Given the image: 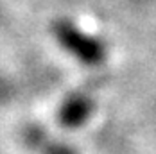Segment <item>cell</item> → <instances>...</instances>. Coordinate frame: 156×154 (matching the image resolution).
Returning a JSON list of instances; mask_svg holds the SVG:
<instances>
[{"label":"cell","instance_id":"2","mask_svg":"<svg viewBox=\"0 0 156 154\" xmlns=\"http://www.w3.org/2000/svg\"><path fill=\"white\" fill-rule=\"evenodd\" d=\"M92 99L84 93H74L70 95L63 106L59 108V120L68 127H76L83 124L92 113Z\"/></svg>","mask_w":156,"mask_h":154},{"label":"cell","instance_id":"1","mask_svg":"<svg viewBox=\"0 0 156 154\" xmlns=\"http://www.w3.org/2000/svg\"><path fill=\"white\" fill-rule=\"evenodd\" d=\"M58 43L74 58L86 65H99L106 58V47L101 40L81 31L70 20H58L52 27Z\"/></svg>","mask_w":156,"mask_h":154}]
</instances>
